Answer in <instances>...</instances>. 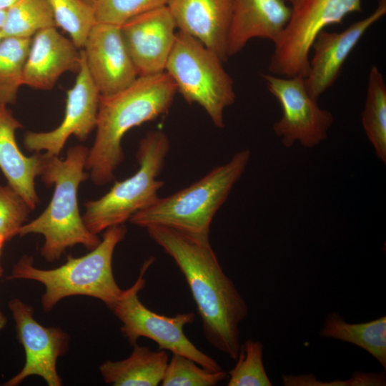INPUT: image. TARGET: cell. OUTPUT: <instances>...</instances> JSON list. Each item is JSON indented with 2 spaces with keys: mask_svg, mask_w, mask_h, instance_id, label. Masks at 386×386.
I'll return each instance as SVG.
<instances>
[{
  "mask_svg": "<svg viewBox=\"0 0 386 386\" xmlns=\"http://www.w3.org/2000/svg\"><path fill=\"white\" fill-rule=\"evenodd\" d=\"M146 229L185 277L207 341L236 360L241 345L239 327L248 315V306L224 272L209 236L192 235L161 226Z\"/></svg>",
  "mask_w": 386,
  "mask_h": 386,
  "instance_id": "1",
  "label": "cell"
},
{
  "mask_svg": "<svg viewBox=\"0 0 386 386\" xmlns=\"http://www.w3.org/2000/svg\"><path fill=\"white\" fill-rule=\"evenodd\" d=\"M177 91L174 82L164 71L139 76L123 90L100 96L96 137L85 166L94 184L104 185L114 179L124 158L122 146L124 135L167 112Z\"/></svg>",
  "mask_w": 386,
  "mask_h": 386,
  "instance_id": "2",
  "label": "cell"
},
{
  "mask_svg": "<svg viewBox=\"0 0 386 386\" xmlns=\"http://www.w3.org/2000/svg\"><path fill=\"white\" fill-rule=\"evenodd\" d=\"M89 149L82 144L71 147L64 159L44 153L39 177L46 186H54V193L44 211L20 227L17 235L44 236L40 252L48 262L59 259L66 249L76 244L90 251L101 241L85 226L78 204L79 187L89 176L84 171Z\"/></svg>",
  "mask_w": 386,
  "mask_h": 386,
  "instance_id": "3",
  "label": "cell"
},
{
  "mask_svg": "<svg viewBox=\"0 0 386 386\" xmlns=\"http://www.w3.org/2000/svg\"><path fill=\"white\" fill-rule=\"evenodd\" d=\"M126 234L124 224L111 227L104 231L99 244L89 253L79 257L69 256L64 264L54 269L37 268L33 257L24 255L14 265L6 279L41 283L45 287L41 297L44 311L51 310L62 299L74 295L96 298L111 310L123 292L114 277L113 254Z\"/></svg>",
  "mask_w": 386,
  "mask_h": 386,
  "instance_id": "4",
  "label": "cell"
},
{
  "mask_svg": "<svg viewBox=\"0 0 386 386\" xmlns=\"http://www.w3.org/2000/svg\"><path fill=\"white\" fill-rule=\"evenodd\" d=\"M250 156L249 150L238 152L228 162L214 167L189 187L159 197L129 221L145 229L161 226L192 235L209 236L214 215L242 177Z\"/></svg>",
  "mask_w": 386,
  "mask_h": 386,
  "instance_id": "5",
  "label": "cell"
},
{
  "mask_svg": "<svg viewBox=\"0 0 386 386\" xmlns=\"http://www.w3.org/2000/svg\"><path fill=\"white\" fill-rule=\"evenodd\" d=\"M169 148V138L161 130L150 131L139 141L137 172L116 182L99 199L84 204L82 219L91 233L98 234L111 227L124 224L133 214L159 198L157 194L164 182L158 179V176Z\"/></svg>",
  "mask_w": 386,
  "mask_h": 386,
  "instance_id": "6",
  "label": "cell"
},
{
  "mask_svg": "<svg viewBox=\"0 0 386 386\" xmlns=\"http://www.w3.org/2000/svg\"><path fill=\"white\" fill-rule=\"evenodd\" d=\"M223 62L197 39L179 31L165 67L185 101L202 107L219 128L224 127V112L236 99Z\"/></svg>",
  "mask_w": 386,
  "mask_h": 386,
  "instance_id": "7",
  "label": "cell"
},
{
  "mask_svg": "<svg viewBox=\"0 0 386 386\" xmlns=\"http://www.w3.org/2000/svg\"><path fill=\"white\" fill-rule=\"evenodd\" d=\"M290 19L274 44L268 70L279 76L306 77L309 54L318 34L332 24H340L350 14L361 12L362 0H287Z\"/></svg>",
  "mask_w": 386,
  "mask_h": 386,
  "instance_id": "8",
  "label": "cell"
},
{
  "mask_svg": "<svg viewBox=\"0 0 386 386\" xmlns=\"http://www.w3.org/2000/svg\"><path fill=\"white\" fill-rule=\"evenodd\" d=\"M152 263V259L144 263L134 284L123 290L111 309L122 322L120 330L124 337L132 346L137 344L139 337L150 339L157 344L159 350L183 355L213 371L222 370L218 362L199 350L184 332V327L194 322V312L166 316L152 311L139 300V292L145 285L144 274Z\"/></svg>",
  "mask_w": 386,
  "mask_h": 386,
  "instance_id": "9",
  "label": "cell"
},
{
  "mask_svg": "<svg viewBox=\"0 0 386 386\" xmlns=\"http://www.w3.org/2000/svg\"><path fill=\"white\" fill-rule=\"evenodd\" d=\"M268 91L279 102L282 111L273 131L289 148L299 142L313 148L324 141L334 122L331 112L322 109L309 94L301 76L284 77L263 74Z\"/></svg>",
  "mask_w": 386,
  "mask_h": 386,
  "instance_id": "10",
  "label": "cell"
},
{
  "mask_svg": "<svg viewBox=\"0 0 386 386\" xmlns=\"http://www.w3.org/2000/svg\"><path fill=\"white\" fill-rule=\"evenodd\" d=\"M15 322L17 337L25 352L22 369L4 386H16L31 375L43 378L49 386L62 385L57 373L56 361L68 348L69 336L59 327H46L34 317V309L19 298L8 302Z\"/></svg>",
  "mask_w": 386,
  "mask_h": 386,
  "instance_id": "11",
  "label": "cell"
},
{
  "mask_svg": "<svg viewBox=\"0 0 386 386\" xmlns=\"http://www.w3.org/2000/svg\"><path fill=\"white\" fill-rule=\"evenodd\" d=\"M82 54V51H81ZM100 94L88 72L82 54V63L73 86L66 92L64 116L61 124L49 132H28L24 145L29 152L59 156L71 136L84 142L97 123Z\"/></svg>",
  "mask_w": 386,
  "mask_h": 386,
  "instance_id": "12",
  "label": "cell"
},
{
  "mask_svg": "<svg viewBox=\"0 0 386 386\" xmlns=\"http://www.w3.org/2000/svg\"><path fill=\"white\" fill-rule=\"evenodd\" d=\"M81 51L88 72L100 96L123 90L139 76L120 26L96 22Z\"/></svg>",
  "mask_w": 386,
  "mask_h": 386,
  "instance_id": "13",
  "label": "cell"
},
{
  "mask_svg": "<svg viewBox=\"0 0 386 386\" xmlns=\"http://www.w3.org/2000/svg\"><path fill=\"white\" fill-rule=\"evenodd\" d=\"M386 14V0H378L375 9L341 31H320L312 43L313 56L304 78L310 95L319 97L337 79L340 71L366 31Z\"/></svg>",
  "mask_w": 386,
  "mask_h": 386,
  "instance_id": "14",
  "label": "cell"
},
{
  "mask_svg": "<svg viewBox=\"0 0 386 386\" xmlns=\"http://www.w3.org/2000/svg\"><path fill=\"white\" fill-rule=\"evenodd\" d=\"M176 29L167 6L135 16L120 26L123 40L139 76L165 71L174 44Z\"/></svg>",
  "mask_w": 386,
  "mask_h": 386,
  "instance_id": "15",
  "label": "cell"
},
{
  "mask_svg": "<svg viewBox=\"0 0 386 386\" xmlns=\"http://www.w3.org/2000/svg\"><path fill=\"white\" fill-rule=\"evenodd\" d=\"M56 27L37 32L32 38L24 71V85L51 89L65 72L78 73L82 63L81 50Z\"/></svg>",
  "mask_w": 386,
  "mask_h": 386,
  "instance_id": "16",
  "label": "cell"
},
{
  "mask_svg": "<svg viewBox=\"0 0 386 386\" xmlns=\"http://www.w3.org/2000/svg\"><path fill=\"white\" fill-rule=\"evenodd\" d=\"M233 1L169 0L167 6L179 31L197 39L225 62Z\"/></svg>",
  "mask_w": 386,
  "mask_h": 386,
  "instance_id": "17",
  "label": "cell"
},
{
  "mask_svg": "<svg viewBox=\"0 0 386 386\" xmlns=\"http://www.w3.org/2000/svg\"><path fill=\"white\" fill-rule=\"evenodd\" d=\"M286 0H234L227 41L229 58L243 49L254 38L274 44L290 17Z\"/></svg>",
  "mask_w": 386,
  "mask_h": 386,
  "instance_id": "18",
  "label": "cell"
},
{
  "mask_svg": "<svg viewBox=\"0 0 386 386\" xmlns=\"http://www.w3.org/2000/svg\"><path fill=\"white\" fill-rule=\"evenodd\" d=\"M22 127L7 106L0 105V169L8 184L33 210L39 202L35 178L41 174L44 154L35 152L27 157L20 150L16 141V132Z\"/></svg>",
  "mask_w": 386,
  "mask_h": 386,
  "instance_id": "19",
  "label": "cell"
},
{
  "mask_svg": "<svg viewBox=\"0 0 386 386\" xmlns=\"http://www.w3.org/2000/svg\"><path fill=\"white\" fill-rule=\"evenodd\" d=\"M168 362L166 350L152 351L136 344L127 358L107 360L99 371L104 382L114 386H157L162 380Z\"/></svg>",
  "mask_w": 386,
  "mask_h": 386,
  "instance_id": "20",
  "label": "cell"
},
{
  "mask_svg": "<svg viewBox=\"0 0 386 386\" xmlns=\"http://www.w3.org/2000/svg\"><path fill=\"white\" fill-rule=\"evenodd\" d=\"M320 335L351 343L365 350L386 369V317L362 323H350L337 312L328 314Z\"/></svg>",
  "mask_w": 386,
  "mask_h": 386,
  "instance_id": "21",
  "label": "cell"
},
{
  "mask_svg": "<svg viewBox=\"0 0 386 386\" xmlns=\"http://www.w3.org/2000/svg\"><path fill=\"white\" fill-rule=\"evenodd\" d=\"M365 133L377 157L386 163V84L380 69L370 67L366 98L361 114Z\"/></svg>",
  "mask_w": 386,
  "mask_h": 386,
  "instance_id": "22",
  "label": "cell"
},
{
  "mask_svg": "<svg viewBox=\"0 0 386 386\" xmlns=\"http://www.w3.org/2000/svg\"><path fill=\"white\" fill-rule=\"evenodd\" d=\"M51 27L56 26L48 0H19L6 10L0 31L3 38H32Z\"/></svg>",
  "mask_w": 386,
  "mask_h": 386,
  "instance_id": "23",
  "label": "cell"
},
{
  "mask_svg": "<svg viewBox=\"0 0 386 386\" xmlns=\"http://www.w3.org/2000/svg\"><path fill=\"white\" fill-rule=\"evenodd\" d=\"M31 38L4 37L0 41V105L14 104L24 85V71Z\"/></svg>",
  "mask_w": 386,
  "mask_h": 386,
  "instance_id": "24",
  "label": "cell"
},
{
  "mask_svg": "<svg viewBox=\"0 0 386 386\" xmlns=\"http://www.w3.org/2000/svg\"><path fill=\"white\" fill-rule=\"evenodd\" d=\"M56 27L66 32L80 49L96 23L92 5L83 0H48Z\"/></svg>",
  "mask_w": 386,
  "mask_h": 386,
  "instance_id": "25",
  "label": "cell"
},
{
  "mask_svg": "<svg viewBox=\"0 0 386 386\" xmlns=\"http://www.w3.org/2000/svg\"><path fill=\"white\" fill-rule=\"evenodd\" d=\"M263 345L247 340L240 345L234 367L229 372L228 386H271L263 363Z\"/></svg>",
  "mask_w": 386,
  "mask_h": 386,
  "instance_id": "26",
  "label": "cell"
},
{
  "mask_svg": "<svg viewBox=\"0 0 386 386\" xmlns=\"http://www.w3.org/2000/svg\"><path fill=\"white\" fill-rule=\"evenodd\" d=\"M223 370L213 371L202 367L192 360L178 354H172L166 367L162 386H215L224 380Z\"/></svg>",
  "mask_w": 386,
  "mask_h": 386,
  "instance_id": "27",
  "label": "cell"
},
{
  "mask_svg": "<svg viewBox=\"0 0 386 386\" xmlns=\"http://www.w3.org/2000/svg\"><path fill=\"white\" fill-rule=\"evenodd\" d=\"M169 0H96L93 5L96 22L121 26L144 13L167 6Z\"/></svg>",
  "mask_w": 386,
  "mask_h": 386,
  "instance_id": "28",
  "label": "cell"
},
{
  "mask_svg": "<svg viewBox=\"0 0 386 386\" xmlns=\"http://www.w3.org/2000/svg\"><path fill=\"white\" fill-rule=\"evenodd\" d=\"M32 209L11 186L0 184V234L9 241L16 236Z\"/></svg>",
  "mask_w": 386,
  "mask_h": 386,
  "instance_id": "29",
  "label": "cell"
},
{
  "mask_svg": "<svg viewBox=\"0 0 386 386\" xmlns=\"http://www.w3.org/2000/svg\"><path fill=\"white\" fill-rule=\"evenodd\" d=\"M283 385L286 386H327V385H385V371L380 372H368L357 371L352 377L346 380H335L330 382H323L316 380L312 375H302L299 376L283 375Z\"/></svg>",
  "mask_w": 386,
  "mask_h": 386,
  "instance_id": "30",
  "label": "cell"
},
{
  "mask_svg": "<svg viewBox=\"0 0 386 386\" xmlns=\"http://www.w3.org/2000/svg\"><path fill=\"white\" fill-rule=\"evenodd\" d=\"M19 0H0V10H7Z\"/></svg>",
  "mask_w": 386,
  "mask_h": 386,
  "instance_id": "31",
  "label": "cell"
},
{
  "mask_svg": "<svg viewBox=\"0 0 386 386\" xmlns=\"http://www.w3.org/2000/svg\"><path fill=\"white\" fill-rule=\"evenodd\" d=\"M6 318L5 315L3 314V312L0 310V331L4 329L6 324Z\"/></svg>",
  "mask_w": 386,
  "mask_h": 386,
  "instance_id": "32",
  "label": "cell"
},
{
  "mask_svg": "<svg viewBox=\"0 0 386 386\" xmlns=\"http://www.w3.org/2000/svg\"><path fill=\"white\" fill-rule=\"evenodd\" d=\"M5 242H6L5 238L1 234H0V254H1V249ZM2 273H3V269L0 266V277L2 275Z\"/></svg>",
  "mask_w": 386,
  "mask_h": 386,
  "instance_id": "33",
  "label": "cell"
},
{
  "mask_svg": "<svg viewBox=\"0 0 386 386\" xmlns=\"http://www.w3.org/2000/svg\"><path fill=\"white\" fill-rule=\"evenodd\" d=\"M83 1H84L85 2L89 4H91V5H92V6H93V5L94 4V3L96 1V0H83Z\"/></svg>",
  "mask_w": 386,
  "mask_h": 386,
  "instance_id": "34",
  "label": "cell"
},
{
  "mask_svg": "<svg viewBox=\"0 0 386 386\" xmlns=\"http://www.w3.org/2000/svg\"><path fill=\"white\" fill-rule=\"evenodd\" d=\"M2 38H3V37H2V35H1V31H0V41L1 40Z\"/></svg>",
  "mask_w": 386,
  "mask_h": 386,
  "instance_id": "35",
  "label": "cell"
}]
</instances>
